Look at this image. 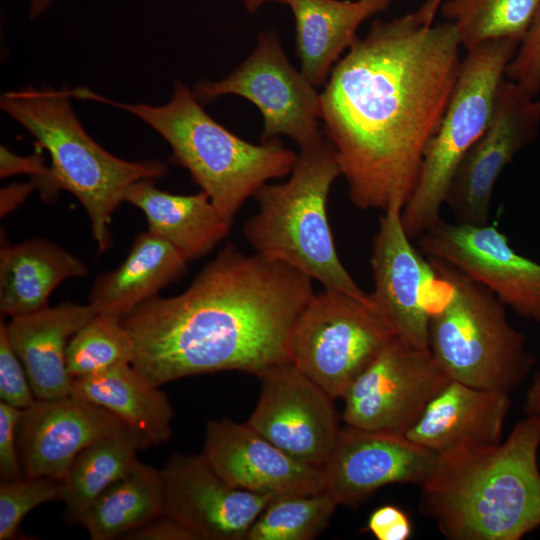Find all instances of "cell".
<instances>
[{"instance_id":"1","label":"cell","mask_w":540,"mask_h":540,"mask_svg":"<svg viewBox=\"0 0 540 540\" xmlns=\"http://www.w3.org/2000/svg\"><path fill=\"white\" fill-rule=\"evenodd\" d=\"M461 48L451 22L425 24L412 12L374 21L333 67L320 121L357 208L385 212L410 199L458 81Z\"/></svg>"},{"instance_id":"2","label":"cell","mask_w":540,"mask_h":540,"mask_svg":"<svg viewBox=\"0 0 540 540\" xmlns=\"http://www.w3.org/2000/svg\"><path fill=\"white\" fill-rule=\"evenodd\" d=\"M295 268L227 243L182 293L154 296L122 319L133 367L152 385L290 362L289 339L312 294Z\"/></svg>"},{"instance_id":"3","label":"cell","mask_w":540,"mask_h":540,"mask_svg":"<svg viewBox=\"0 0 540 540\" xmlns=\"http://www.w3.org/2000/svg\"><path fill=\"white\" fill-rule=\"evenodd\" d=\"M540 417L503 442L438 455L423 507L451 540H520L540 527Z\"/></svg>"},{"instance_id":"4","label":"cell","mask_w":540,"mask_h":540,"mask_svg":"<svg viewBox=\"0 0 540 540\" xmlns=\"http://www.w3.org/2000/svg\"><path fill=\"white\" fill-rule=\"evenodd\" d=\"M72 93L122 109L157 132L172 150L171 161L189 171L230 227L244 202L270 180L289 175L297 160L277 138L253 144L232 133L182 81L162 105L122 103L83 87Z\"/></svg>"},{"instance_id":"5","label":"cell","mask_w":540,"mask_h":540,"mask_svg":"<svg viewBox=\"0 0 540 540\" xmlns=\"http://www.w3.org/2000/svg\"><path fill=\"white\" fill-rule=\"evenodd\" d=\"M70 90L33 87L1 95V109L23 126L50 155L49 172L32 177L46 201L59 191L72 193L85 209L98 251L112 244L109 224L127 188L166 174L160 160L128 161L98 144L84 129L71 105Z\"/></svg>"},{"instance_id":"6","label":"cell","mask_w":540,"mask_h":540,"mask_svg":"<svg viewBox=\"0 0 540 540\" xmlns=\"http://www.w3.org/2000/svg\"><path fill=\"white\" fill-rule=\"evenodd\" d=\"M284 183H266L255 194L257 212L242 232L254 253L283 262L324 288L367 298L341 262L327 214L334 181L341 175L335 151L324 135L300 148Z\"/></svg>"},{"instance_id":"7","label":"cell","mask_w":540,"mask_h":540,"mask_svg":"<svg viewBox=\"0 0 540 540\" xmlns=\"http://www.w3.org/2000/svg\"><path fill=\"white\" fill-rule=\"evenodd\" d=\"M429 261L449 288L430 314V352L453 380L509 394L535 362L525 336L491 290L445 261Z\"/></svg>"},{"instance_id":"8","label":"cell","mask_w":540,"mask_h":540,"mask_svg":"<svg viewBox=\"0 0 540 540\" xmlns=\"http://www.w3.org/2000/svg\"><path fill=\"white\" fill-rule=\"evenodd\" d=\"M519 44L493 40L467 51L441 124L428 142L415 189L402 210L410 239L441 219L451 181L466 153L485 130L497 91Z\"/></svg>"},{"instance_id":"9","label":"cell","mask_w":540,"mask_h":540,"mask_svg":"<svg viewBox=\"0 0 540 540\" xmlns=\"http://www.w3.org/2000/svg\"><path fill=\"white\" fill-rule=\"evenodd\" d=\"M396 336L370 295L324 288L296 318L289 353L291 362L335 399Z\"/></svg>"},{"instance_id":"10","label":"cell","mask_w":540,"mask_h":540,"mask_svg":"<svg viewBox=\"0 0 540 540\" xmlns=\"http://www.w3.org/2000/svg\"><path fill=\"white\" fill-rule=\"evenodd\" d=\"M193 93L202 104L237 95L254 104L263 117L261 141L285 135L300 148L324 136L320 129V93L294 68L273 29L259 34L250 55L229 75L198 82Z\"/></svg>"},{"instance_id":"11","label":"cell","mask_w":540,"mask_h":540,"mask_svg":"<svg viewBox=\"0 0 540 540\" xmlns=\"http://www.w3.org/2000/svg\"><path fill=\"white\" fill-rule=\"evenodd\" d=\"M451 380L429 349L396 336L341 396L342 418L349 426L405 435Z\"/></svg>"},{"instance_id":"12","label":"cell","mask_w":540,"mask_h":540,"mask_svg":"<svg viewBox=\"0 0 540 540\" xmlns=\"http://www.w3.org/2000/svg\"><path fill=\"white\" fill-rule=\"evenodd\" d=\"M256 376L260 396L246 423L292 457L322 468L341 430L334 398L291 361Z\"/></svg>"},{"instance_id":"13","label":"cell","mask_w":540,"mask_h":540,"mask_svg":"<svg viewBox=\"0 0 540 540\" xmlns=\"http://www.w3.org/2000/svg\"><path fill=\"white\" fill-rule=\"evenodd\" d=\"M418 242L423 254L451 264L517 315L540 324V263L517 253L495 225L441 218Z\"/></svg>"},{"instance_id":"14","label":"cell","mask_w":540,"mask_h":540,"mask_svg":"<svg viewBox=\"0 0 540 540\" xmlns=\"http://www.w3.org/2000/svg\"><path fill=\"white\" fill-rule=\"evenodd\" d=\"M535 99L508 79L501 83L489 122L461 161L446 195L445 205L458 222L489 223L499 176L538 136L540 114Z\"/></svg>"},{"instance_id":"15","label":"cell","mask_w":540,"mask_h":540,"mask_svg":"<svg viewBox=\"0 0 540 540\" xmlns=\"http://www.w3.org/2000/svg\"><path fill=\"white\" fill-rule=\"evenodd\" d=\"M163 513L197 540H241L272 500L225 480L204 455L174 453L161 469Z\"/></svg>"},{"instance_id":"16","label":"cell","mask_w":540,"mask_h":540,"mask_svg":"<svg viewBox=\"0 0 540 540\" xmlns=\"http://www.w3.org/2000/svg\"><path fill=\"white\" fill-rule=\"evenodd\" d=\"M438 455L404 434L347 425L322 466L324 491L339 505L354 507L390 484L422 485Z\"/></svg>"},{"instance_id":"17","label":"cell","mask_w":540,"mask_h":540,"mask_svg":"<svg viewBox=\"0 0 540 540\" xmlns=\"http://www.w3.org/2000/svg\"><path fill=\"white\" fill-rule=\"evenodd\" d=\"M402 210L393 206L380 217L370 255L374 289L369 295L399 337L429 349L427 290L436 273L429 259L412 245L402 223Z\"/></svg>"},{"instance_id":"18","label":"cell","mask_w":540,"mask_h":540,"mask_svg":"<svg viewBox=\"0 0 540 540\" xmlns=\"http://www.w3.org/2000/svg\"><path fill=\"white\" fill-rule=\"evenodd\" d=\"M202 454L232 485L272 499L324 490L322 468L292 457L247 423L208 422Z\"/></svg>"},{"instance_id":"19","label":"cell","mask_w":540,"mask_h":540,"mask_svg":"<svg viewBox=\"0 0 540 540\" xmlns=\"http://www.w3.org/2000/svg\"><path fill=\"white\" fill-rule=\"evenodd\" d=\"M125 427L106 409L71 395L35 399L22 411L18 426L23 474L65 481L81 451Z\"/></svg>"},{"instance_id":"20","label":"cell","mask_w":540,"mask_h":540,"mask_svg":"<svg viewBox=\"0 0 540 540\" xmlns=\"http://www.w3.org/2000/svg\"><path fill=\"white\" fill-rule=\"evenodd\" d=\"M509 394L451 380L427 404L405 436L437 454L502 442Z\"/></svg>"},{"instance_id":"21","label":"cell","mask_w":540,"mask_h":540,"mask_svg":"<svg viewBox=\"0 0 540 540\" xmlns=\"http://www.w3.org/2000/svg\"><path fill=\"white\" fill-rule=\"evenodd\" d=\"M97 313L89 305L63 302L11 317L9 343L21 360L36 399L69 396L73 378L66 366L71 337Z\"/></svg>"},{"instance_id":"22","label":"cell","mask_w":540,"mask_h":540,"mask_svg":"<svg viewBox=\"0 0 540 540\" xmlns=\"http://www.w3.org/2000/svg\"><path fill=\"white\" fill-rule=\"evenodd\" d=\"M393 0H291L300 70L315 87L357 40L366 20L386 11Z\"/></svg>"},{"instance_id":"23","label":"cell","mask_w":540,"mask_h":540,"mask_svg":"<svg viewBox=\"0 0 540 540\" xmlns=\"http://www.w3.org/2000/svg\"><path fill=\"white\" fill-rule=\"evenodd\" d=\"M187 264L168 241L149 230L140 232L126 259L95 279L88 304L97 314L122 320L161 289L180 280Z\"/></svg>"},{"instance_id":"24","label":"cell","mask_w":540,"mask_h":540,"mask_svg":"<svg viewBox=\"0 0 540 540\" xmlns=\"http://www.w3.org/2000/svg\"><path fill=\"white\" fill-rule=\"evenodd\" d=\"M124 201L139 208L150 232L172 244L188 262L207 255L229 233L208 195L200 191L179 195L162 191L154 179L132 183Z\"/></svg>"},{"instance_id":"25","label":"cell","mask_w":540,"mask_h":540,"mask_svg":"<svg viewBox=\"0 0 540 540\" xmlns=\"http://www.w3.org/2000/svg\"><path fill=\"white\" fill-rule=\"evenodd\" d=\"M86 264L54 242L33 237L0 251V311L10 317L48 307L63 281L85 276Z\"/></svg>"},{"instance_id":"26","label":"cell","mask_w":540,"mask_h":540,"mask_svg":"<svg viewBox=\"0 0 540 540\" xmlns=\"http://www.w3.org/2000/svg\"><path fill=\"white\" fill-rule=\"evenodd\" d=\"M70 395L111 412L150 445L163 444L172 436L174 410L167 395L132 364L74 378Z\"/></svg>"},{"instance_id":"27","label":"cell","mask_w":540,"mask_h":540,"mask_svg":"<svg viewBox=\"0 0 540 540\" xmlns=\"http://www.w3.org/2000/svg\"><path fill=\"white\" fill-rule=\"evenodd\" d=\"M161 470L138 459L87 509L81 525L92 540L123 539L163 513Z\"/></svg>"},{"instance_id":"28","label":"cell","mask_w":540,"mask_h":540,"mask_svg":"<svg viewBox=\"0 0 540 540\" xmlns=\"http://www.w3.org/2000/svg\"><path fill=\"white\" fill-rule=\"evenodd\" d=\"M150 446L130 427L87 446L73 461L65 479V518L81 524L90 505L137 460V452Z\"/></svg>"},{"instance_id":"29","label":"cell","mask_w":540,"mask_h":540,"mask_svg":"<svg viewBox=\"0 0 540 540\" xmlns=\"http://www.w3.org/2000/svg\"><path fill=\"white\" fill-rule=\"evenodd\" d=\"M540 0H447L440 11L457 31L461 46L470 51L493 40L521 43Z\"/></svg>"},{"instance_id":"30","label":"cell","mask_w":540,"mask_h":540,"mask_svg":"<svg viewBox=\"0 0 540 540\" xmlns=\"http://www.w3.org/2000/svg\"><path fill=\"white\" fill-rule=\"evenodd\" d=\"M338 504L324 490L272 499L245 540H311L329 524Z\"/></svg>"},{"instance_id":"31","label":"cell","mask_w":540,"mask_h":540,"mask_svg":"<svg viewBox=\"0 0 540 540\" xmlns=\"http://www.w3.org/2000/svg\"><path fill=\"white\" fill-rule=\"evenodd\" d=\"M134 346L121 319L97 314L69 340L66 366L74 379L132 364Z\"/></svg>"},{"instance_id":"32","label":"cell","mask_w":540,"mask_h":540,"mask_svg":"<svg viewBox=\"0 0 540 540\" xmlns=\"http://www.w3.org/2000/svg\"><path fill=\"white\" fill-rule=\"evenodd\" d=\"M65 482L49 477H25L0 483V540L14 539L25 516L34 508L63 501Z\"/></svg>"},{"instance_id":"33","label":"cell","mask_w":540,"mask_h":540,"mask_svg":"<svg viewBox=\"0 0 540 540\" xmlns=\"http://www.w3.org/2000/svg\"><path fill=\"white\" fill-rule=\"evenodd\" d=\"M506 78L530 97L540 96V3L528 32L507 66Z\"/></svg>"},{"instance_id":"34","label":"cell","mask_w":540,"mask_h":540,"mask_svg":"<svg viewBox=\"0 0 540 540\" xmlns=\"http://www.w3.org/2000/svg\"><path fill=\"white\" fill-rule=\"evenodd\" d=\"M36 397L24 366L11 347L6 324H0V401L21 410L29 407Z\"/></svg>"},{"instance_id":"35","label":"cell","mask_w":540,"mask_h":540,"mask_svg":"<svg viewBox=\"0 0 540 540\" xmlns=\"http://www.w3.org/2000/svg\"><path fill=\"white\" fill-rule=\"evenodd\" d=\"M22 411L19 408L0 401L1 481L17 480L24 476L16 443Z\"/></svg>"},{"instance_id":"36","label":"cell","mask_w":540,"mask_h":540,"mask_svg":"<svg viewBox=\"0 0 540 540\" xmlns=\"http://www.w3.org/2000/svg\"><path fill=\"white\" fill-rule=\"evenodd\" d=\"M367 529L378 540H407L412 533L409 517L394 505L374 510L368 518Z\"/></svg>"},{"instance_id":"37","label":"cell","mask_w":540,"mask_h":540,"mask_svg":"<svg viewBox=\"0 0 540 540\" xmlns=\"http://www.w3.org/2000/svg\"><path fill=\"white\" fill-rule=\"evenodd\" d=\"M128 540H197L181 523L162 513L123 537Z\"/></svg>"},{"instance_id":"38","label":"cell","mask_w":540,"mask_h":540,"mask_svg":"<svg viewBox=\"0 0 540 540\" xmlns=\"http://www.w3.org/2000/svg\"><path fill=\"white\" fill-rule=\"evenodd\" d=\"M49 172L43 156L33 153L20 156L10 151L6 146L0 147V177L6 178L18 174H30L32 177L44 176Z\"/></svg>"},{"instance_id":"39","label":"cell","mask_w":540,"mask_h":540,"mask_svg":"<svg viewBox=\"0 0 540 540\" xmlns=\"http://www.w3.org/2000/svg\"><path fill=\"white\" fill-rule=\"evenodd\" d=\"M35 189L36 186L32 180L29 183H13L2 188L0 194L1 216L3 217L17 208Z\"/></svg>"},{"instance_id":"40","label":"cell","mask_w":540,"mask_h":540,"mask_svg":"<svg viewBox=\"0 0 540 540\" xmlns=\"http://www.w3.org/2000/svg\"><path fill=\"white\" fill-rule=\"evenodd\" d=\"M523 409L527 415H534V416L540 417V369L535 374L533 381L526 393ZM539 464H540V448H539Z\"/></svg>"},{"instance_id":"41","label":"cell","mask_w":540,"mask_h":540,"mask_svg":"<svg viewBox=\"0 0 540 540\" xmlns=\"http://www.w3.org/2000/svg\"><path fill=\"white\" fill-rule=\"evenodd\" d=\"M444 0H427L417 11L416 16L425 24H433V20Z\"/></svg>"},{"instance_id":"42","label":"cell","mask_w":540,"mask_h":540,"mask_svg":"<svg viewBox=\"0 0 540 540\" xmlns=\"http://www.w3.org/2000/svg\"><path fill=\"white\" fill-rule=\"evenodd\" d=\"M57 0H29L28 14L35 19L45 12Z\"/></svg>"},{"instance_id":"43","label":"cell","mask_w":540,"mask_h":540,"mask_svg":"<svg viewBox=\"0 0 540 540\" xmlns=\"http://www.w3.org/2000/svg\"><path fill=\"white\" fill-rule=\"evenodd\" d=\"M241 1L248 12L255 13L265 3L278 2L281 4L289 5L291 0H241Z\"/></svg>"},{"instance_id":"44","label":"cell","mask_w":540,"mask_h":540,"mask_svg":"<svg viewBox=\"0 0 540 540\" xmlns=\"http://www.w3.org/2000/svg\"><path fill=\"white\" fill-rule=\"evenodd\" d=\"M535 103H536V107H537V110L540 114V96H538L536 99H535Z\"/></svg>"}]
</instances>
